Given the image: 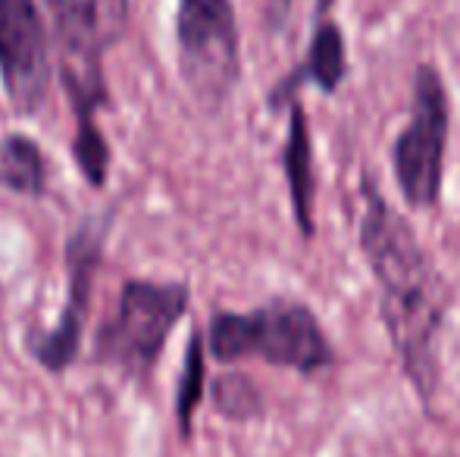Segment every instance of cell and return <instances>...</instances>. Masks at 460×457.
Instances as JSON below:
<instances>
[{
  "mask_svg": "<svg viewBox=\"0 0 460 457\" xmlns=\"http://www.w3.org/2000/svg\"><path fill=\"white\" fill-rule=\"evenodd\" d=\"M213 401H217L219 414L232 417V420H248V417L261 414V395L248 376H223L213 385Z\"/></svg>",
  "mask_w": 460,
  "mask_h": 457,
  "instance_id": "obj_13",
  "label": "cell"
},
{
  "mask_svg": "<svg viewBox=\"0 0 460 457\" xmlns=\"http://www.w3.org/2000/svg\"><path fill=\"white\" fill-rule=\"evenodd\" d=\"M207 351L219 364L257 357L301 376L335 364L332 342L314 307L291 298H273L248 313L217 311L207 326Z\"/></svg>",
  "mask_w": 460,
  "mask_h": 457,
  "instance_id": "obj_2",
  "label": "cell"
},
{
  "mask_svg": "<svg viewBox=\"0 0 460 457\" xmlns=\"http://www.w3.org/2000/svg\"><path fill=\"white\" fill-rule=\"evenodd\" d=\"M60 44V73L103 69V54L126 35L128 0H44Z\"/></svg>",
  "mask_w": 460,
  "mask_h": 457,
  "instance_id": "obj_8",
  "label": "cell"
},
{
  "mask_svg": "<svg viewBox=\"0 0 460 457\" xmlns=\"http://www.w3.org/2000/svg\"><path fill=\"white\" fill-rule=\"evenodd\" d=\"M360 198L358 244L379 288V320L401 370L429 408L438 391V338L455 307V288L369 172L360 179Z\"/></svg>",
  "mask_w": 460,
  "mask_h": 457,
  "instance_id": "obj_1",
  "label": "cell"
},
{
  "mask_svg": "<svg viewBox=\"0 0 460 457\" xmlns=\"http://www.w3.org/2000/svg\"><path fill=\"white\" fill-rule=\"evenodd\" d=\"M451 138V94L436 63H420L411 79V116L392 145V172L411 210H436L442 201L445 157Z\"/></svg>",
  "mask_w": 460,
  "mask_h": 457,
  "instance_id": "obj_4",
  "label": "cell"
},
{
  "mask_svg": "<svg viewBox=\"0 0 460 457\" xmlns=\"http://www.w3.org/2000/svg\"><path fill=\"white\" fill-rule=\"evenodd\" d=\"M0 85L22 116H35L48 101V31L35 0H0Z\"/></svg>",
  "mask_w": 460,
  "mask_h": 457,
  "instance_id": "obj_7",
  "label": "cell"
},
{
  "mask_svg": "<svg viewBox=\"0 0 460 457\" xmlns=\"http://www.w3.org/2000/svg\"><path fill=\"white\" fill-rule=\"evenodd\" d=\"M279 163L285 172L291 216L301 242L316 238V166H314V135H310V116L301 101L288 104V126H285L282 154Z\"/></svg>",
  "mask_w": 460,
  "mask_h": 457,
  "instance_id": "obj_10",
  "label": "cell"
},
{
  "mask_svg": "<svg viewBox=\"0 0 460 457\" xmlns=\"http://www.w3.org/2000/svg\"><path fill=\"white\" fill-rule=\"evenodd\" d=\"M113 214L88 216L82 226L69 235L66 242V301L57 317V323L44 332H29L25 347L35 357L38 366L48 373H63L75 364L85 336L88 307H92V292L97 279V267L103 257V242H107Z\"/></svg>",
  "mask_w": 460,
  "mask_h": 457,
  "instance_id": "obj_6",
  "label": "cell"
},
{
  "mask_svg": "<svg viewBox=\"0 0 460 457\" xmlns=\"http://www.w3.org/2000/svg\"><path fill=\"white\" fill-rule=\"evenodd\" d=\"M176 57L188 94L204 113H219L242 82V35L232 0H179Z\"/></svg>",
  "mask_w": 460,
  "mask_h": 457,
  "instance_id": "obj_5",
  "label": "cell"
},
{
  "mask_svg": "<svg viewBox=\"0 0 460 457\" xmlns=\"http://www.w3.org/2000/svg\"><path fill=\"white\" fill-rule=\"evenodd\" d=\"M0 189L25 198H44L48 191V160L35 138L13 132L0 138Z\"/></svg>",
  "mask_w": 460,
  "mask_h": 457,
  "instance_id": "obj_11",
  "label": "cell"
},
{
  "mask_svg": "<svg viewBox=\"0 0 460 457\" xmlns=\"http://www.w3.org/2000/svg\"><path fill=\"white\" fill-rule=\"evenodd\" d=\"M188 304L191 288L185 282L126 279L113 313L94 336V360L122 376L147 379Z\"/></svg>",
  "mask_w": 460,
  "mask_h": 457,
  "instance_id": "obj_3",
  "label": "cell"
},
{
  "mask_svg": "<svg viewBox=\"0 0 460 457\" xmlns=\"http://www.w3.org/2000/svg\"><path fill=\"white\" fill-rule=\"evenodd\" d=\"M204 336L194 332L188 338L185 347V364H182V376H179V389H176V423L182 439L191 435V420L194 410H198L200 398H204V385H207V364H204Z\"/></svg>",
  "mask_w": 460,
  "mask_h": 457,
  "instance_id": "obj_12",
  "label": "cell"
},
{
  "mask_svg": "<svg viewBox=\"0 0 460 457\" xmlns=\"http://www.w3.org/2000/svg\"><path fill=\"white\" fill-rule=\"evenodd\" d=\"M348 41L341 25L329 10H314V29H310V41L304 57L270 88L267 107L270 110H282V107L295 104L301 88H316L323 94H335L348 79Z\"/></svg>",
  "mask_w": 460,
  "mask_h": 457,
  "instance_id": "obj_9",
  "label": "cell"
}]
</instances>
